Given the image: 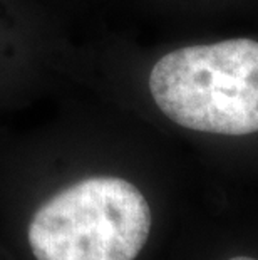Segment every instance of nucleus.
Returning a JSON list of instances; mask_svg holds the SVG:
<instances>
[{
	"label": "nucleus",
	"mask_w": 258,
	"mask_h": 260,
	"mask_svg": "<svg viewBox=\"0 0 258 260\" xmlns=\"http://www.w3.org/2000/svg\"><path fill=\"white\" fill-rule=\"evenodd\" d=\"M150 92L166 118L215 135L258 131V42L230 39L168 52L150 74Z\"/></svg>",
	"instance_id": "nucleus-1"
},
{
	"label": "nucleus",
	"mask_w": 258,
	"mask_h": 260,
	"mask_svg": "<svg viewBox=\"0 0 258 260\" xmlns=\"http://www.w3.org/2000/svg\"><path fill=\"white\" fill-rule=\"evenodd\" d=\"M150 230L151 208L138 186L91 176L41 205L27 240L35 260H134Z\"/></svg>",
	"instance_id": "nucleus-2"
},
{
	"label": "nucleus",
	"mask_w": 258,
	"mask_h": 260,
	"mask_svg": "<svg viewBox=\"0 0 258 260\" xmlns=\"http://www.w3.org/2000/svg\"><path fill=\"white\" fill-rule=\"evenodd\" d=\"M230 260H256V258H251V257H233Z\"/></svg>",
	"instance_id": "nucleus-3"
}]
</instances>
